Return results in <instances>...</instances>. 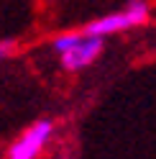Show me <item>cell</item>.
I'll use <instances>...</instances> for the list:
<instances>
[{"instance_id": "cell-1", "label": "cell", "mask_w": 156, "mask_h": 159, "mask_svg": "<svg viewBox=\"0 0 156 159\" xmlns=\"http://www.w3.org/2000/svg\"><path fill=\"white\" fill-rule=\"evenodd\" d=\"M51 49L59 54V64L69 72H80V69L95 64L100 59L105 41L97 36H87L82 31H64L51 41Z\"/></svg>"}, {"instance_id": "cell-2", "label": "cell", "mask_w": 156, "mask_h": 159, "mask_svg": "<svg viewBox=\"0 0 156 159\" xmlns=\"http://www.w3.org/2000/svg\"><path fill=\"white\" fill-rule=\"evenodd\" d=\"M149 18H151V5L146 0H128L125 8H120V11H113L108 16H100L95 21H90L82 28V34L105 39V36H113V34L131 31V28H141V26L149 23Z\"/></svg>"}, {"instance_id": "cell-3", "label": "cell", "mask_w": 156, "mask_h": 159, "mask_svg": "<svg viewBox=\"0 0 156 159\" xmlns=\"http://www.w3.org/2000/svg\"><path fill=\"white\" fill-rule=\"evenodd\" d=\"M54 131H56V126H54L51 118H38V121H33L11 144L5 159H38L46 152L49 141L54 139Z\"/></svg>"}, {"instance_id": "cell-4", "label": "cell", "mask_w": 156, "mask_h": 159, "mask_svg": "<svg viewBox=\"0 0 156 159\" xmlns=\"http://www.w3.org/2000/svg\"><path fill=\"white\" fill-rule=\"evenodd\" d=\"M13 52H15L13 39H0V62H5L8 57H13Z\"/></svg>"}, {"instance_id": "cell-5", "label": "cell", "mask_w": 156, "mask_h": 159, "mask_svg": "<svg viewBox=\"0 0 156 159\" xmlns=\"http://www.w3.org/2000/svg\"><path fill=\"white\" fill-rule=\"evenodd\" d=\"M62 159H69V157H62Z\"/></svg>"}]
</instances>
